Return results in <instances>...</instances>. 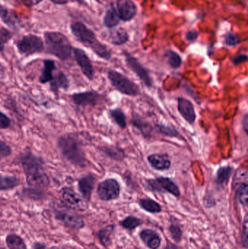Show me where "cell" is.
Segmentation results:
<instances>
[{"label":"cell","instance_id":"cell-53","mask_svg":"<svg viewBox=\"0 0 248 249\" xmlns=\"http://www.w3.org/2000/svg\"><path fill=\"white\" fill-rule=\"evenodd\" d=\"M1 212H0V216H1Z\"/></svg>","mask_w":248,"mask_h":249},{"label":"cell","instance_id":"cell-22","mask_svg":"<svg viewBox=\"0 0 248 249\" xmlns=\"http://www.w3.org/2000/svg\"><path fill=\"white\" fill-rule=\"evenodd\" d=\"M138 205L143 210L148 212V213H152V214L160 213L163 212V208L160 206V203H157V201L152 200V199H141L138 201Z\"/></svg>","mask_w":248,"mask_h":249},{"label":"cell","instance_id":"cell-40","mask_svg":"<svg viewBox=\"0 0 248 249\" xmlns=\"http://www.w3.org/2000/svg\"><path fill=\"white\" fill-rule=\"evenodd\" d=\"M248 215L246 214L244 217V220L243 222V230H242L241 234V244L242 247L245 249H248Z\"/></svg>","mask_w":248,"mask_h":249},{"label":"cell","instance_id":"cell-12","mask_svg":"<svg viewBox=\"0 0 248 249\" xmlns=\"http://www.w3.org/2000/svg\"><path fill=\"white\" fill-rule=\"evenodd\" d=\"M74 53L76 61L80 67L83 74L89 80H93L95 74L94 68H93V64L87 54L83 50L80 49V48H74Z\"/></svg>","mask_w":248,"mask_h":249},{"label":"cell","instance_id":"cell-21","mask_svg":"<svg viewBox=\"0 0 248 249\" xmlns=\"http://www.w3.org/2000/svg\"><path fill=\"white\" fill-rule=\"evenodd\" d=\"M50 83V89L53 92H57L59 89L66 90L69 87V80L62 71H59L55 75H53V78Z\"/></svg>","mask_w":248,"mask_h":249},{"label":"cell","instance_id":"cell-48","mask_svg":"<svg viewBox=\"0 0 248 249\" xmlns=\"http://www.w3.org/2000/svg\"><path fill=\"white\" fill-rule=\"evenodd\" d=\"M243 128H244L245 132H246V133H248V115H245L244 118H243Z\"/></svg>","mask_w":248,"mask_h":249},{"label":"cell","instance_id":"cell-11","mask_svg":"<svg viewBox=\"0 0 248 249\" xmlns=\"http://www.w3.org/2000/svg\"><path fill=\"white\" fill-rule=\"evenodd\" d=\"M125 62L130 70H132L139 77L140 80L145 84L146 86L148 88L152 87L153 81L149 74V71L144 68V66L140 64L136 58L131 55H127Z\"/></svg>","mask_w":248,"mask_h":249},{"label":"cell","instance_id":"cell-42","mask_svg":"<svg viewBox=\"0 0 248 249\" xmlns=\"http://www.w3.org/2000/svg\"><path fill=\"white\" fill-rule=\"evenodd\" d=\"M225 43L228 46H236L240 43V39L235 34L228 33L225 36Z\"/></svg>","mask_w":248,"mask_h":249},{"label":"cell","instance_id":"cell-5","mask_svg":"<svg viewBox=\"0 0 248 249\" xmlns=\"http://www.w3.org/2000/svg\"><path fill=\"white\" fill-rule=\"evenodd\" d=\"M53 213L57 220L62 222L68 228L81 230L85 225L83 218L75 213L73 209L67 207L66 206L54 208Z\"/></svg>","mask_w":248,"mask_h":249},{"label":"cell","instance_id":"cell-43","mask_svg":"<svg viewBox=\"0 0 248 249\" xmlns=\"http://www.w3.org/2000/svg\"><path fill=\"white\" fill-rule=\"evenodd\" d=\"M11 125L10 118L0 111V129H7Z\"/></svg>","mask_w":248,"mask_h":249},{"label":"cell","instance_id":"cell-36","mask_svg":"<svg viewBox=\"0 0 248 249\" xmlns=\"http://www.w3.org/2000/svg\"><path fill=\"white\" fill-rule=\"evenodd\" d=\"M167 57V62L169 65L173 69H178L182 64V59L180 55L173 51H168L166 53Z\"/></svg>","mask_w":248,"mask_h":249},{"label":"cell","instance_id":"cell-28","mask_svg":"<svg viewBox=\"0 0 248 249\" xmlns=\"http://www.w3.org/2000/svg\"><path fill=\"white\" fill-rule=\"evenodd\" d=\"M233 171H234V168L232 166H230V165L219 168L216 174L217 183L220 185L228 184Z\"/></svg>","mask_w":248,"mask_h":249},{"label":"cell","instance_id":"cell-33","mask_svg":"<svg viewBox=\"0 0 248 249\" xmlns=\"http://www.w3.org/2000/svg\"><path fill=\"white\" fill-rule=\"evenodd\" d=\"M156 130L160 134L163 136H168V137L179 138L180 136L179 132L176 129L171 126L165 125L163 124H158L155 126Z\"/></svg>","mask_w":248,"mask_h":249},{"label":"cell","instance_id":"cell-7","mask_svg":"<svg viewBox=\"0 0 248 249\" xmlns=\"http://www.w3.org/2000/svg\"><path fill=\"white\" fill-rule=\"evenodd\" d=\"M147 187L151 191L160 193H169L176 197L181 196L180 189L174 181L167 177L147 179Z\"/></svg>","mask_w":248,"mask_h":249},{"label":"cell","instance_id":"cell-45","mask_svg":"<svg viewBox=\"0 0 248 249\" xmlns=\"http://www.w3.org/2000/svg\"><path fill=\"white\" fill-rule=\"evenodd\" d=\"M198 36H199V35H198L196 31H189V32H187V34H186V38L188 41L193 42V41L196 40V39H198Z\"/></svg>","mask_w":248,"mask_h":249},{"label":"cell","instance_id":"cell-13","mask_svg":"<svg viewBox=\"0 0 248 249\" xmlns=\"http://www.w3.org/2000/svg\"><path fill=\"white\" fill-rule=\"evenodd\" d=\"M71 98L73 102L77 106L94 107L97 105L100 101V95H99L97 92L90 90V91L73 93Z\"/></svg>","mask_w":248,"mask_h":249},{"label":"cell","instance_id":"cell-26","mask_svg":"<svg viewBox=\"0 0 248 249\" xmlns=\"http://www.w3.org/2000/svg\"><path fill=\"white\" fill-rule=\"evenodd\" d=\"M119 20L120 19L118 16L117 12L113 7H111L106 11V15L103 18V23H104L105 26L109 29L116 27L119 24Z\"/></svg>","mask_w":248,"mask_h":249},{"label":"cell","instance_id":"cell-24","mask_svg":"<svg viewBox=\"0 0 248 249\" xmlns=\"http://www.w3.org/2000/svg\"><path fill=\"white\" fill-rule=\"evenodd\" d=\"M132 123L133 125L142 133L143 136L145 138H149L152 133V127L146 122L145 121L140 118L138 115H134L132 117Z\"/></svg>","mask_w":248,"mask_h":249},{"label":"cell","instance_id":"cell-39","mask_svg":"<svg viewBox=\"0 0 248 249\" xmlns=\"http://www.w3.org/2000/svg\"><path fill=\"white\" fill-rule=\"evenodd\" d=\"M12 38V33L4 28H0V52L4 51L6 44Z\"/></svg>","mask_w":248,"mask_h":249},{"label":"cell","instance_id":"cell-52","mask_svg":"<svg viewBox=\"0 0 248 249\" xmlns=\"http://www.w3.org/2000/svg\"><path fill=\"white\" fill-rule=\"evenodd\" d=\"M49 249H60L59 247H50V248Z\"/></svg>","mask_w":248,"mask_h":249},{"label":"cell","instance_id":"cell-1","mask_svg":"<svg viewBox=\"0 0 248 249\" xmlns=\"http://www.w3.org/2000/svg\"><path fill=\"white\" fill-rule=\"evenodd\" d=\"M20 165L26 177L28 185L32 188H47L50 179L45 170L43 159L31 152H26L20 158Z\"/></svg>","mask_w":248,"mask_h":249},{"label":"cell","instance_id":"cell-16","mask_svg":"<svg viewBox=\"0 0 248 249\" xmlns=\"http://www.w3.org/2000/svg\"><path fill=\"white\" fill-rule=\"evenodd\" d=\"M139 238L144 245L149 249H158L161 246V237L154 230H142L139 232Z\"/></svg>","mask_w":248,"mask_h":249},{"label":"cell","instance_id":"cell-23","mask_svg":"<svg viewBox=\"0 0 248 249\" xmlns=\"http://www.w3.org/2000/svg\"><path fill=\"white\" fill-rule=\"evenodd\" d=\"M115 225H106L104 228L100 230L98 232V237L102 245L105 247H109L112 244V235L115 232Z\"/></svg>","mask_w":248,"mask_h":249},{"label":"cell","instance_id":"cell-30","mask_svg":"<svg viewBox=\"0 0 248 249\" xmlns=\"http://www.w3.org/2000/svg\"><path fill=\"white\" fill-rule=\"evenodd\" d=\"M235 190L236 198L237 201L243 206H248V183L240 184L234 189Z\"/></svg>","mask_w":248,"mask_h":249},{"label":"cell","instance_id":"cell-37","mask_svg":"<svg viewBox=\"0 0 248 249\" xmlns=\"http://www.w3.org/2000/svg\"><path fill=\"white\" fill-rule=\"evenodd\" d=\"M244 183H248L247 170L246 168H240L234 176L232 184L233 189Z\"/></svg>","mask_w":248,"mask_h":249},{"label":"cell","instance_id":"cell-50","mask_svg":"<svg viewBox=\"0 0 248 249\" xmlns=\"http://www.w3.org/2000/svg\"><path fill=\"white\" fill-rule=\"evenodd\" d=\"M50 1L56 4H66L68 3V0H50Z\"/></svg>","mask_w":248,"mask_h":249},{"label":"cell","instance_id":"cell-20","mask_svg":"<svg viewBox=\"0 0 248 249\" xmlns=\"http://www.w3.org/2000/svg\"><path fill=\"white\" fill-rule=\"evenodd\" d=\"M44 67L42 74L39 77V83L42 84L50 83L53 78V71L55 70V61L50 59H45L43 61Z\"/></svg>","mask_w":248,"mask_h":249},{"label":"cell","instance_id":"cell-32","mask_svg":"<svg viewBox=\"0 0 248 249\" xmlns=\"http://www.w3.org/2000/svg\"><path fill=\"white\" fill-rule=\"evenodd\" d=\"M109 116L121 128L124 129L126 127V116L120 109H112L109 111Z\"/></svg>","mask_w":248,"mask_h":249},{"label":"cell","instance_id":"cell-15","mask_svg":"<svg viewBox=\"0 0 248 249\" xmlns=\"http://www.w3.org/2000/svg\"><path fill=\"white\" fill-rule=\"evenodd\" d=\"M178 110L186 122L189 123V124H195L197 115L195 107L192 102L185 98H179L178 99Z\"/></svg>","mask_w":248,"mask_h":249},{"label":"cell","instance_id":"cell-2","mask_svg":"<svg viewBox=\"0 0 248 249\" xmlns=\"http://www.w3.org/2000/svg\"><path fill=\"white\" fill-rule=\"evenodd\" d=\"M57 146L61 155L72 165L76 166H85L86 159L81 142L77 136L66 134L58 138Z\"/></svg>","mask_w":248,"mask_h":249},{"label":"cell","instance_id":"cell-51","mask_svg":"<svg viewBox=\"0 0 248 249\" xmlns=\"http://www.w3.org/2000/svg\"><path fill=\"white\" fill-rule=\"evenodd\" d=\"M163 249H181L177 246L174 245V244H168Z\"/></svg>","mask_w":248,"mask_h":249},{"label":"cell","instance_id":"cell-47","mask_svg":"<svg viewBox=\"0 0 248 249\" xmlns=\"http://www.w3.org/2000/svg\"><path fill=\"white\" fill-rule=\"evenodd\" d=\"M23 1L28 6H33L37 5L41 1H42V0H23Z\"/></svg>","mask_w":248,"mask_h":249},{"label":"cell","instance_id":"cell-8","mask_svg":"<svg viewBox=\"0 0 248 249\" xmlns=\"http://www.w3.org/2000/svg\"><path fill=\"white\" fill-rule=\"evenodd\" d=\"M72 35L76 39L85 46L89 47L92 50L94 49L99 42L96 39V35L93 31L87 27L82 22H75L70 26Z\"/></svg>","mask_w":248,"mask_h":249},{"label":"cell","instance_id":"cell-25","mask_svg":"<svg viewBox=\"0 0 248 249\" xmlns=\"http://www.w3.org/2000/svg\"><path fill=\"white\" fill-rule=\"evenodd\" d=\"M20 184V180L13 176H0V191L13 190Z\"/></svg>","mask_w":248,"mask_h":249},{"label":"cell","instance_id":"cell-44","mask_svg":"<svg viewBox=\"0 0 248 249\" xmlns=\"http://www.w3.org/2000/svg\"><path fill=\"white\" fill-rule=\"evenodd\" d=\"M247 60V55H246V54H240V55H237V56L234 57L233 58L232 61L235 65H239V64H242V63L246 62Z\"/></svg>","mask_w":248,"mask_h":249},{"label":"cell","instance_id":"cell-35","mask_svg":"<svg viewBox=\"0 0 248 249\" xmlns=\"http://www.w3.org/2000/svg\"><path fill=\"white\" fill-rule=\"evenodd\" d=\"M103 152L112 159L115 160H122L125 158V154L122 149L116 147H105L103 149Z\"/></svg>","mask_w":248,"mask_h":249},{"label":"cell","instance_id":"cell-46","mask_svg":"<svg viewBox=\"0 0 248 249\" xmlns=\"http://www.w3.org/2000/svg\"><path fill=\"white\" fill-rule=\"evenodd\" d=\"M215 203L214 199L211 198L209 196L204 199V205L206 208H212L213 206H215Z\"/></svg>","mask_w":248,"mask_h":249},{"label":"cell","instance_id":"cell-29","mask_svg":"<svg viewBox=\"0 0 248 249\" xmlns=\"http://www.w3.org/2000/svg\"><path fill=\"white\" fill-rule=\"evenodd\" d=\"M128 33L125 29H115L112 31L110 35L111 42L115 45H122L128 42Z\"/></svg>","mask_w":248,"mask_h":249},{"label":"cell","instance_id":"cell-27","mask_svg":"<svg viewBox=\"0 0 248 249\" xmlns=\"http://www.w3.org/2000/svg\"><path fill=\"white\" fill-rule=\"evenodd\" d=\"M5 241L8 249H27L23 238L16 234H9L6 237Z\"/></svg>","mask_w":248,"mask_h":249},{"label":"cell","instance_id":"cell-34","mask_svg":"<svg viewBox=\"0 0 248 249\" xmlns=\"http://www.w3.org/2000/svg\"><path fill=\"white\" fill-rule=\"evenodd\" d=\"M168 231L172 239L174 241L175 243H176V244L181 243L182 237H183V231L177 223L172 222L170 225H169Z\"/></svg>","mask_w":248,"mask_h":249},{"label":"cell","instance_id":"cell-3","mask_svg":"<svg viewBox=\"0 0 248 249\" xmlns=\"http://www.w3.org/2000/svg\"><path fill=\"white\" fill-rule=\"evenodd\" d=\"M47 52L61 61L71 57L72 46L66 36L58 32H45L44 35Z\"/></svg>","mask_w":248,"mask_h":249},{"label":"cell","instance_id":"cell-10","mask_svg":"<svg viewBox=\"0 0 248 249\" xmlns=\"http://www.w3.org/2000/svg\"><path fill=\"white\" fill-rule=\"evenodd\" d=\"M61 198L65 206L73 210L85 211L87 209L86 200L81 198L74 190L70 188L63 189L61 190Z\"/></svg>","mask_w":248,"mask_h":249},{"label":"cell","instance_id":"cell-9","mask_svg":"<svg viewBox=\"0 0 248 249\" xmlns=\"http://www.w3.org/2000/svg\"><path fill=\"white\" fill-rule=\"evenodd\" d=\"M97 194L103 201H111L119 198L120 195V186L115 178H107L99 183L97 187Z\"/></svg>","mask_w":248,"mask_h":249},{"label":"cell","instance_id":"cell-4","mask_svg":"<svg viewBox=\"0 0 248 249\" xmlns=\"http://www.w3.org/2000/svg\"><path fill=\"white\" fill-rule=\"evenodd\" d=\"M108 78L116 90L122 94L136 96L140 93V89L134 82L116 71L111 70L108 72Z\"/></svg>","mask_w":248,"mask_h":249},{"label":"cell","instance_id":"cell-38","mask_svg":"<svg viewBox=\"0 0 248 249\" xmlns=\"http://www.w3.org/2000/svg\"><path fill=\"white\" fill-rule=\"evenodd\" d=\"M23 195L25 197L33 199V200H39V199L44 198L45 196L42 190L39 189L32 188V187L23 190Z\"/></svg>","mask_w":248,"mask_h":249},{"label":"cell","instance_id":"cell-41","mask_svg":"<svg viewBox=\"0 0 248 249\" xmlns=\"http://www.w3.org/2000/svg\"><path fill=\"white\" fill-rule=\"evenodd\" d=\"M12 154V149L6 142L0 140V160L4 159Z\"/></svg>","mask_w":248,"mask_h":249},{"label":"cell","instance_id":"cell-14","mask_svg":"<svg viewBox=\"0 0 248 249\" xmlns=\"http://www.w3.org/2000/svg\"><path fill=\"white\" fill-rule=\"evenodd\" d=\"M116 10L119 19L124 21L132 20L137 13V7L131 0H117Z\"/></svg>","mask_w":248,"mask_h":249},{"label":"cell","instance_id":"cell-31","mask_svg":"<svg viewBox=\"0 0 248 249\" xmlns=\"http://www.w3.org/2000/svg\"><path fill=\"white\" fill-rule=\"evenodd\" d=\"M119 225L122 228L128 231H133L134 230L138 228V227L143 225V222L138 218L134 216H126L125 219H122Z\"/></svg>","mask_w":248,"mask_h":249},{"label":"cell","instance_id":"cell-17","mask_svg":"<svg viewBox=\"0 0 248 249\" xmlns=\"http://www.w3.org/2000/svg\"><path fill=\"white\" fill-rule=\"evenodd\" d=\"M96 178L92 174H87L80 178L78 181V190L83 199L89 201L91 198L92 193L94 188Z\"/></svg>","mask_w":248,"mask_h":249},{"label":"cell","instance_id":"cell-49","mask_svg":"<svg viewBox=\"0 0 248 249\" xmlns=\"http://www.w3.org/2000/svg\"><path fill=\"white\" fill-rule=\"evenodd\" d=\"M33 247V249H46V247L44 244H40V243H35Z\"/></svg>","mask_w":248,"mask_h":249},{"label":"cell","instance_id":"cell-19","mask_svg":"<svg viewBox=\"0 0 248 249\" xmlns=\"http://www.w3.org/2000/svg\"><path fill=\"white\" fill-rule=\"evenodd\" d=\"M0 19L1 21L12 29H16L20 26V22L18 16L13 10L0 4Z\"/></svg>","mask_w":248,"mask_h":249},{"label":"cell","instance_id":"cell-6","mask_svg":"<svg viewBox=\"0 0 248 249\" xmlns=\"http://www.w3.org/2000/svg\"><path fill=\"white\" fill-rule=\"evenodd\" d=\"M16 47L18 52L26 56L42 52L45 49L42 39L34 35H28L23 36L20 40L17 41Z\"/></svg>","mask_w":248,"mask_h":249},{"label":"cell","instance_id":"cell-18","mask_svg":"<svg viewBox=\"0 0 248 249\" xmlns=\"http://www.w3.org/2000/svg\"><path fill=\"white\" fill-rule=\"evenodd\" d=\"M149 163L157 171H165L171 166V160L168 155L163 154H152L147 158Z\"/></svg>","mask_w":248,"mask_h":249}]
</instances>
